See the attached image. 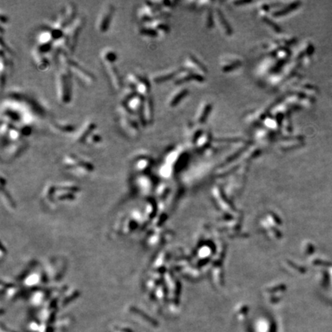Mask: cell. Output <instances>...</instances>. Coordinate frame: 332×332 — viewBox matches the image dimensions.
Returning a JSON list of instances; mask_svg holds the SVG:
<instances>
[{
    "label": "cell",
    "mask_w": 332,
    "mask_h": 332,
    "mask_svg": "<svg viewBox=\"0 0 332 332\" xmlns=\"http://www.w3.org/2000/svg\"><path fill=\"white\" fill-rule=\"evenodd\" d=\"M96 124L92 121H88L76 132L74 137V142L77 143H85L89 135L96 131Z\"/></svg>",
    "instance_id": "obj_6"
},
{
    "label": "cell",
    "mask_w": 332,
    "mask_h": 332,
    "mask_svg": "<svg viewBox=\"0 0 332 332\" xmlns=\"http://www.w3.org/2000/svg\"><path fill=\"white\" fill-rule=\"evenodd\" d=\"M115 8L111 2H106L102 7L96 22L98 31L101 33L107 32L111 23Z\"/></svg>",
    "instance_id": "obj_3"
},
{
    "label": "cell",
    "mask_w": 332,
    "mask_h": 332,
    "mask_svg": "<svg viewBox=\"0 0 332 332\" xmlns=\"http://www.w3.org/2000/svg\"><path fill=\"white\" fill-rule=\"evenodd\" d=\"M22 135L20 131H19V128L17 126L12 125L11 127V129H9V132L7 133V135H5V137L2 138V139H5L6 140V142H9V143H13V142H17L22 141Z\"/></svg>",
    "instance_id": "obj_12"
},
{
    "label": "cell",
    "mask_w": 332,
    "mask_h": 332,
    "mask_svg": "<svg viewBox=\"0 0 332 332\" xmlns=\"http://www.w3.org/2000/svg\"><path fill=\"white\" fill-rule=\"evenodd\" d=\"M26 142L25 141H20V142H13V143H9L6 145V149H5V155L8 157H12L14 155L19 154L22 152L24 148H26Z\"/></svg>",
    "instance_id": "obj_9"
},
{
    "label": "cell",
    "mask_w": 332,
    "mask_h": 332,
    "mask_svg": "<svg viewBox=\"0 0 332 332\" xmlns=\"http://www.w3.org/2000/svg\"><path fill=\"white\" fill-rule=\"evenodd\" d=\"M54 40L53 35L49 29H43L38 33L36 37V45L38 46H50L52 45Z\"/></svg>",
    "instance_id": "obj_8"
},
{
    "label": "cell",
    "mask_w": 332,
    "mask_h": 332,
    "mask_svg": "<svg viewBox=\"0 0 332 332\" xmlns=\"http://www.w3.org/2000/svg\"><path fill=\"white\" fill-rule=\"evenodd\" d=\"M62 12H63L64 16H65V19H66L67 22H68V26L70 24L71 22H73L75 18H76L75 17L76 8H75V5L72 2H67L65 4V7H64Z\"/></svg>",
    "instance_id": "obj_13"
},
{
    "label": "cell",
    "mask_w": 332,
    "mask_h": 332,
    "mask_svg": "<svg viewBox=\"0 0 332 332\" xmlns=\"http://www.w3.org/2000/svg\"><path fill=\"white\" fill-rule=\"evenodd\" d=\"M136 92L141 96L142 99L149 96L150 92V84L149 82L146 77H143L141 75L138 85L136 86Z\"/></svg>",
    "instance_id": "obj_10"
},
{
    "label": "cell",
    "mask_w": 332,
    "mask_h": 332,
    "mask_svg": "<svg viewBox=\"0 0 332 332\" xmlns=\"http://www.w3.org/2000/svg\"><path fill=\"white\" fill-rule=\"evenodd\" d=\"M56 86L60 103L69 104L72 99V73L66 67L60 65L56 75Z\"/></svg>",
    "instance_id": "obj_1"
},
{
    "label": "cell",
    "mask_w": 332,
    "mask_h": 332,
    "mask_svg": "<svg viewBox=\"0 0 332 332\" xmlns=\"http://www.w3.org/2000/svg\"><path fill=\"white\" fill-rule=\"evenodd\" d=\"M32 56L36 67L40 70H45L50 66V60L46 56V54L39 51L36 47L32 51Z\"/></svg>",
    "instance_id": "obj_7"
},
{
    "label": "cell",
    "mask_w": 332,
    "mask_h": 332,
    "mask_svg": "<svg viewBox=\"0 0 332 332\" xmlns=\"http://www.w3.org/2000/svg\"><path fill=\"white\" fill-rule=\"evenodd\" d=\"M102 142V138L101 135L99 133L96 132V131H94L91 135H89V138L86 140V142H87L88 144L92 145H92H99Z\"/></svg>",
    "instance_id": "obj_15"
},
{
    "label": "cell",
    "mask_w": 332,
    "mask_h": 332,
    "mask_svg": "<svg viewBox=\"0 0 332 332\" xmlns=\"http://www.w3.org/2000/svg\"><path fill=\"white\" fill-rule=\"evenodd\" d=\"M83 23H84L83 18L80 16L76 17L73 22H71L70 24L65 28V31H64V36L67 38L72 50L76 45V42H77L80 31L82 30V26H83Z\"/></svg>",
    "instance_id": "obj_4"
},
{
    "label": "cell",
    "mask_w": 332,
    "mask_h": 332,
    "mask_svg": "<svg viewBox=\"0 0 332 332\" xmlns=\"http://www.w3.org/2000/svg\"><path fill=\"white\" fill-rule=\"evenodd\" d=\"M101 57L103 62H113V63H115L118 58L115 52L110 48L103 49L101 53Z\"/></svg>",
    "instance_id": "obj_14"
},
{
    "label": "cell",
    "mask_w": 332,
    "mask_h": 332,
    "mask_svg": "<svg viewBox=\"0 0 332 332\" xmlns=\"http://www.w3.org/2000/svg\"><path fill=\"white\" fill-rule=\"evenodd\" d=\"M117 110L119 124L124 132L132 138L137 137L140 133V127H142L137 115L122 104L118 105Z\"/></svg>",
    "instance_id": "obj_2"
},
{
    "label": "cell",
    "mask_w": 332,
    "mask_h": 332,
    "mask_svg": "<svg viewBox=\"0 0 332 332\" xmlns=\"http://www.w3.org/2000/svg\"><path fill=\"white\" fill-rule=\"evenodd\" d=\"M108 76L110 79L111 86L115 90H120L122 87V81L119 75L118 69L113 62H104Z\"/></svg>",
    "instance_id": "obj_5"
},
{
    "label": "cell",
    "mask_w": 332,
    "mask_h": 332,
    "mask_svg": "<svg viewBox=\"0 0 332 332\" xmlns=\"http://www.w3.org/2000/svg\"><path fill=\"white\" fill-rule=\"evenodd\" d=\"M51 128L56 132L62 134L72 133L75 131V126L70 123L53 121L51 122Z\"/></svg>",
    "instance_id": "obj_11"
}]
</instances>
